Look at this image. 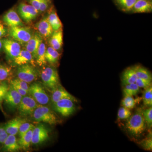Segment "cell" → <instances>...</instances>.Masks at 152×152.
<instances>
[{
  "label": "cell",
  "mask_w": 152,
  "mask_h": 152,
  "mask_svg": "<svg viewBox=\"0 0 152 152\" xmlns=\"http://www.w3.org/2000/svg\"><path fill=\"white\" fill-rule=\"evenodd\" d=\"M142 111L143 109L141 108L137 109L134 114L128 119L126 124L128 132L136 138L140 137L146 129V124Z\"/></svg>",
  "instance_id": "cell-1"
},
{
  "label": "cell",
  "mask_w": 152,
  "mask_h": 152,
  "mask_svg": "<svg viewBox=\"0 0 152 152\" xmlns=\"http://www.w3.org/2000/svg\"><path fill=\"white\" fill-rule=\"evenodd\" d=\"M33 118L37 122L47 123L51 125H56L59 123L57 118L50 108L40 105L35 110L32 114Z\"/></svg>",
  "instance_id": "cell-2"
},
{
  "label": "cell",
  "mask_w": 152,
  "mask_h": 152,
  "mask_svg": "<svg viewBox=\"0 0 152 152\" xmlns=\"http://www.w3.org/2000/svg\"><path fill=\"white\" fill-rule=\"evenodd\" d=\"M41 77L44 86L50 91H53L61 86L58 71L55 68H45L42 71Z\"/></svg>",
  "instance_id": "cell-3"
},
{
  "label": "cell",
  "mask_w": 152,
  "mask_h": 152,
  "mask_svg": "<svg viewBox=\"0 0 152 152\" xmlns=\"http://www.w3.org/2000/svg\"><path fill=\"white\" fill-rule=\"evenodd\" d=\"M28 94L39 104L45 105L50 102L48 95L42 84L38 82L33 83L30 86Z\"/></svg>",
  "instance_id": "cell-4"
},
{
  "label": "cell",
  "mask_w": 152,
  "mask_h": 152,
  "mask_svg": "<svg viewBox=\"0 0 152 152\" xmlns=\"http://www.w3.org/2000/svg\"><path fill=\"white\" fill-rule=\"evenodd\" d=\"M9 34L13 39L22 44L26 43L33 34L30 28L23 26L10 28Z\"/></svg>",
  "instance_id": "cell-5"
},
{
  "label": "cell",
  "mask_w": 152,
  "mask_h": 152,
  "mask_svg": "<svg viewBox=\"0 0 152 152\" xmlns=\"http://www.w3.org/2000/svg\"><path fill=\"white\" fill-rule=\"evenodd\" d=\"M31 64H28L19 66L17 70L18 78L28 83H32L37 78V72Z\"/></svg>",
  "instance_id": "cell-6"
},
{
  "label": "cell",
  "mask_w": 152,
  "mask_h": 152,
  "mask_svg": "<svg viewBox=\"0 0 152 152\" xmlns=\"http://www.w3.org/2000/svg\"><path fill=\"white\" fill-rule=\"evenodd\" d=\"M75 102L70 99H63L53 103V109L55 111L59 113L63 116L68 117L75 111Z\"/></svg>",
  "instance_id": "cell-7"
},
{
  "label": "cell",
  "mask_w": 152,
  "mask_h": 152,
  "mask_svg": "<svg viewBox=\"0 0 152 152\" xmlns=\"http://www.w3.org/2000/svg\"><path fill=\"white\" fill-rule=\"evenodd\" d=\"M39 105L32 97L26 95L22 97L18 109L21 116L27 117L32 115L35 110Z\"/></svg>",
  "instance_id": "cell-8"
},
{
  "label": "cell",
  "mask_w": 152,
  "mask_h": 152,
  "mask_svg": "<svg viewBox=\"0 0 152 152\" xmlns=\"http://www.w3.org/2000/svg\"><path fill=\"white\" fill-rule=\"evenodd\" d=\"M18 10L22 18L27 23L36 19L39 13V11L35 8L25 3H20Z\"/></svg>",
  "instance_id": "cell-9"
},
{
  "label": "cell",
  "mask_w": 152,
  "mask_h": 152,
  "mask_svg": "<svg viewBox=\"0 0 152 152\" xmlns=\"http://www.w3.org/2000/svg\"><path fill=\"white\" fill-rule=\"evenodd\" d=\"M2 42L3 48L9 58L13 60L18 56L21 50L20 45L18 42L8 39H4Z\"/></svg>",
  "instance_id": "cell-10"
},
{
  "label": "cell",
  "mask_w": 152,
  "mask_h": 152,
  "mask_svg": "<svg viewBox=\"0 0 152 152\" xmlns=\"http://www.w3.org/2000/svg\"><path fill=\"white\" fill-rule=\"evenodd\" d=\"M23 96L20 94L13 88L10 85V88L5 98V103L6 105L11 110H14L18 108L20 102Z\"/></svg>",
  "instance_id": "cell-11"
},
{
  "label": "cell",
  "mask_w": 152,
  "mask_h": 152,
  "mask_svg": "<svg viewBox=\"0 0 152 152\" xmlns=\"http://www.w3.org/2000/svg\"><path fill=\"white\" fill-rule=\"evenodd\" d=\"M48 130L43 124L38 125L33 129L31 144L39 145L43 143L49 138Z\"/></svg>",
  "instance_id": "cell-12"
},
{
  "label": "cell",
  "mask_w": 152,
  "mask_h": 152,
  "mask_svg": "<svg viewBox=\"0 0 152 152\" xmlns=\"http://www.w3.org/2000/svg\"><path fill=\"white\" fill-rule=\"evenodd\" d=\"M3 21L10 28L24 26L20 18L14 9H11L5 14L3 17Z\"/></svg>",
  "instance_id": "cell-13"
},
{
  "label": "cell",
  "mask_w": 152,
  "mask_h": 152,
  "mask_svg": "<svg viewBox=\"0 0 152 152\" xmlns=\"http://www.w3.org/2000/svg\"><path fill=\"white\" fill-rule=\"evenodd\" d=\"M42 42V36L38 33H36L33 34L29 40L26 44V50L31 54L34 59H36L37 52Z\"/></svg>",
  "instance_id": "cell-14"
},
{
  "label": "cell",
  "mask_w": 152,
  "mask_h": 152,
  "mask_svg": "<svg viewBox=\"0 0 152 152\" xmlns=\"http://www.w3.org/2000/svg\"><path fill=\"white\" fill-rule=\"evenodd\" d=\"M52 94L51 100L52 104L56 102L63 99H68L73 101L75 102H77V99L68 92L61 85L51 92Z\"/></svg>",
  "instance_id": "cell-15"
},
{
  "label": "cell",
  "mask_w": 152,
  "mask_h": 152,
  "mask_svg": "<svg viewBox=\"0 0 152 152\" xmlns=\"http://www.w3.org/2000/svg\"><path fill=\"white\" fill-rule=\"evenodd\" d=\"M27 121L26 118H16L9 121L4 126L5 129L9 135H16L22 124Z\"/></svg>",
  "instance_id": "cell-16"
},
{
  "label": "cell",
  "mask_w": 152,
  "mask_h": 152,
  "mask_svg": "<svg viewBox=\"0 0 152 152\" xmlns=\"http://www.w3.org/2000/svg\"><path fill=\"white\" fill-rule=\"evenodd\" d=\"M36 28L40 34L44 37H50L54 31L47 17H44L38 22L36 24Z\"/></svg>",
  "instance_id": "cell-17"
},
{
  "label": "cell",
  "mask_w": 152,
  "mask_h": 152,
  "mask_svg": "<svg viewBox=\"0 0 152 152\" xmlns=\"http://www.w3.org/2000/svg\"><path fill=\"white\" fill-rule=\"evenodd\" d=\"M34 59L29 52L26 50H21L18 56L13 60V62L15 64L19 66L29 64L35 66Z\"/></svg>",
  "instance_id": "cell-18"
},
{
  "label": "cell",
  "mask_w": 152,
  "mask_h": 152,
  "mask_svg": "<svg viewBox=\"0 0 152 152\" xmlns=\"http://www.w3.org/2000/svg\"><path fill=\"white\" fill-rule=\"evenodd\" d=\"M133 13H149L152 11V2L151 0H137L132 11Z\"/></svg>",
  "instance_id": "cell-19"
},
{
  "label": "cell",
  "mask_w": 152,
  "mask_h": 152,
  "mask_svg": "<svg viewBox=\"0 0 152 152\" xmlns=\"http://www.w3.org/2000/svg\"><path fill=\"white\" fill-rule=\"evenodd\" d=\"M3 144V150L5 151L16 152L21 150L15 135H8Z\"/></svg>",
  "instance_id": "cell-20"
},
{
  "label": "cell",
  "mask_w": 152,
  "mask_h": 152,
  "mask_svg": "<svg viewBox=\"0 0 152 152\" xmlns=\"http://www.w3.org/2000/svg\"><path fill=\"white\" fill-rule=\"evenodd\" d=\"M50 46L56 50H59L62 47L63 44V32L62 28L54 31L50 36L49 41Z\"/></svg>",
  "instance_id": "cell-21"
},
{
  "label": "cell",
  "mask_w": 152,
  "mask_h": 152,
  "mask_svg": "<svg viewBox=\"0 0 152 152\" xmlns=\"http://www.w3.org/2000/svg\"><path fill=\"white\" fill-rule=\"evenodd\" d=\"M137 76L136 75L134 66L127 68L123 73L121 77L123 86L135 83Z\"/></svg>",
  "instance_id": "cell-22"
},
{
  "label": "cell",
  "mask_w": 152,
  "mask_h": 152,
  "mask_svg": "<svg viewBox=\"0 0 152 152\" xmlns=\"http://www.w3.org/2000/svg\"><path fill=\"white\" fill-rule=\"evenodd\" d=\"M33 129L30 130L18 140L21 150H28L30 148L32 142Z\"/></svg>",
  "instance_id": "cell-23"
},
{
  "label": "cell",
  "mask_w": 152,
  "mask_h": 152,
  "mask_svg": "<svg viewBox=\"0 0 152 152\" xmlns=\"http://www.w3.org/2000/svg\"><path fill=\"white\" fill-rule=\"evenodd\" d=\"M60 54L58 51L53 48L51 47L46 49L45 53V58L47 61L51 64H56L59 59Z\"/></svg>",
  "instance_id": "cell-24"
},
{
  "label": "cell",
  "mask_w": 152,
  "mask_h": 152,
  "mask_svg": "<svg viewBox=\"0 0 152 152\" xmlns=\"http://www.w3.org/2000/svg\"><path fill=\"white\" fill-rule=\"evenodd\" d=\"M48 18L53 31H56L62 29V24L56 11L52 12L48 17Z\"/></svg>",
  "instance_id": "cell-25"
},
{
  "label": "cell",
  "mask_w": 152,
  "mask_h": 152,
  "mask_svg": "<svg viewBox=\"0 0 152 152\" xmlns=\"http://www.w3.org/2000/svg\"><path fill=\"white\" fill-rule=\"evenodd\" d=\"M134 68L138 78L152 82L151 73L146 68L140 65L134 66Z\"/></svg>",
  "instance_id": "cell-26"
},
{
  "label": "cell",
  "mask_w": 152,
  "mask_h": 152,
  "mask_svg": "<svg viewBox=\"0 0 152 152\" xmlns=\"http://www.w3.org/2000/svg\"><path fill=\"white\" fill-rule=\"evenodd\" d=\"M46 50V48L45 45L42 42L38 49L36 57L37 64L40 66L46 64L47 61L45 58Z\"/></svg>",
  "instance_id": "cell-27"
},
{
  "label": "cell",
  "mask_w": 152,
  "mask_h": 152,
  "mask_svg": "<svg viewBox=\"0 0 152 152\" xmlns=\"http://www.w3.org/2000/svg\"><path fill=\"white\" fill-rule=\"evenodd\" d=\"M141 100L142 97L134 98L133 96H124L121 102V105L131 110L134 108Z\"/></svg>",
  "instance_id": "cell-28"
},
{
  "label": "cell",
  "mask_w": 152,
  "mask_h": 152,
  "mask_svg": "<svg viewBox=\"0 0 152 152\" xmlns=\"http://www.w3.org/2000/svg\"><path fill=\"white\" fill-rule=\"evenodd\" d=\"M140 88L136 83L124 86L123 94L124 96H134L138 94Z\"/></svg>",
  "instance_id": "cell-29"
},
{
  "label": "cell",
  "mask_w": 152,
  "mask_h": 152,
  "mask_svg": "<svg viewBox=\"0 0 152 152\" xmlns=\"http://www.w3.org/2000/svg\"><path fill=\"white\" fill-rule=\"evenodd\" d=\"M118 6L124 12L132 11L137 0H115Z\"/></svg>",
  "instance_id": "cell-30"
},
{
  "label": "cell",
  "mask_w": 152,
  "mask_h": 152,
  "mask_svg": "<svg viewBox=\"0 0 152 152\" xmlns=\"http://www.w3.org/2000/svg\"><path fill=\"white\" fill-rule=\"evenodd\" d=\"M144 104L147 107H151L152 105V86L144 90L142 96Z\"/></svg>",
  "instance_id": "cell-31"
},
{
  "label": "cell",
  "mask_w": 152,
  "mask_h": 152,
  "mask_svg": "<svg viewBox=\"0 0 152 152\" xmlns=\"http://www.w3.org/2000/svg\"><path fill=\"white\" fill-rule=\"evenodd\" d=\"M10 88V86L5 82L0 83V110L4 113L2 107L3 101L4 100L7 93Z\"/></svg>",
  "instance_id": "cell-32"
},
{
  "label": "cell",
  "mask_w": 152,
  "mask_h": 152,
  "mask_svg": "<svg viewBox=\"0 0 152 152\" xmlns=\"http://www.w3.org/2000/svg\"><path fill=\"white\" fill-rule=\"evenodd\" d=\"M138 144L140 145L143 149L146 151H151L152 150V132H150L147 137L140 141L138 142Z\"/></svg>",
  "instance_id": "cell-33"
},
{
  "label": "cell",
  "mask_w": 152,
  "mask_h": 152,
  "mask_svg": "<svg viewBox=\"0 0 152 152\" xmlns=\"http://www.w3.org/2000/svg\"><path fill=\"white\" fill-rule=\"evenodd\" d=\"M143 115L148 129H151L152 127V107H149L148 108L143 110Z\"/></svg>",
  "instance_id": "cell-34"
},
{
  "label": "cell",
  "mask_w": 152,
  "mask_h": 152,
  "mask_svg": "<svg viewBox=\"0 0 152 152\" xmlns=\"http://www.w3.org/2000/svg\"><path fill=\"white\" fill-rule=\"evenodd\" d=\"M12 68L8 66L0 65V81L5 80L10 75Z\"/></svg>",
  "instance_id": "cell-35"
},
{
  "label": "cell",
  "mask_w": 152,
  "mask_h": 152,
  "mask_svg": "<svg viewBox=\"0 0 152 152\" xmlns=\"http://www.w3.org/2000/svg\"><path fill=\"white\" fill-rule=\"evenodd\" d=\"M132 115L130 110L122 107H120L118 111V118L119 120L128 119Z\"/></svg>",
  "instance_id": "cell-36"
},
{
  "label": "cell",
  "mask_w": 152,
  "mask_h": 152,
  "mask_svg": "<svg viewBox=\"0 0 152 152\" xmlns=\"http://www.w3.org/2000/svg\"><path fill=\"white\" fill-rule=\"evenodd\" d=\"M34 128V126L32 124H30L27 122L24 123L22 124L21 126L19 129L18 133L20 137L24 135L25 134L27 133L30 130Z\"/></svg>",
  "instance_id": "cell-37"
},
{
  "label": "cell",
  "mask_w": 152,
  "mask_h": 152,
  "mask_svg": "<svg viewBox=\"0 0 152 152\" xmlns=\"http://www.w3.org/2000/svg\"><path fill=\"white\" fill-rule=\"evenodd\" d=\"M11 83L15 84L21 87L23 89L27 91L28 92L29 86L28 84V83H26L24 81L18 78H16L11 81Z\"/></svg>",
  "instance_id": "cell-38"
},
{
  "label": "cell",
  "mask_w": 152,
  "mask_h": 152,
  "mask_svg": "<svg viewBox=\"0 0 152 152\" xmlns=\"http://www.w3.org/2000/svg\"><path fill=\"white\" fill-rule=\"evenodd\" d=\"M135 83L139 88H142L144 89H145L152 86V82L139 78L137 79Z\"/></svg>",
  "instance_id": "cell-39"
},
{
  "label": "cell",
  "mask_w": 152,
  "mask_h": 152,
  "mask_svg": "<svg viewBox=\"0 0 152 152\" xmlns=\"http://www.w3.org/2000/svg\"><path fill=\"white\" fill-rule=\"evenodd\" d=\"M8 135L4 127L0 126V144H4Z\"/></svg>",
  "instance_id": "cell-40"
},
{
  "label": "cell",
  "mask_w": 152,
  "mask_h": 152,
  "mask_svg": "<svg viewBox=\"0 0 152 152\" xmlns=\"http://www.w3.org/2000/svg\"><path fill=\"white\" fill-rule=\"evenodd\" d=\"M50 0L48 1H40V3L39 8V13L44 12L46 11L48 8L49 2Z\"/></svg>",
  "instance_id": "cell-41"
},
{
  "label": "cell",
  "mask_w": 152,
  "mask_h": 152,
  "mask_svg": "<svg viewBox=\"0 0 152 152\" xmlns=\"http://www.w3.org/2000/svg\"><path fill=\"white\" fill-rule=\"evenodd\" d=\"M10 85L14 88V89L16 91L20 94L21 95L23 96H26L28 94V91L23 89L21 87L19 86L18 85L15 84L11 83H10Z\"/></svg>",
  "instance_id": "cell-42"
},
{
  "label": "cell",
  "mask_w": 152,
  "mask_h": 152,
  "mask_svg": "<svg viewBox=\"0 0 152 152\" xmlns=\"http://www.w3.org/2000/svg\"><path fill=\"white\" fill-rule=\"evenodd\" d=\"M29 4L35 8L39 11L40 0H27Z\"/></svg>",
  "instance_id": "cell-43"
},
{
  "label": "cell",
  "mask_w": 152,
  "mask_h": 152,
  "mask_svg": "<svg viewBox=\"0 0 152 152\" xmlns=\"http://www.w3.org/2000/svg\"><path fill=\"white\" fill-rule=\"evenodd\" d=\"M7 30L4 25L0 23V38L4 37L7 34Z\"/></svg>",
  "instance_id": "cell-44"
},
{
  "label": "cell",
  "mask_w": 152,
  "mask_h": 152,
  "mask_svg": "<svg viewBox=\"0 0 152 152\" xmlns=\"http://www.w3.org/2000/svg\"><path fill=\"white\" fill-rule=\"evenodd\" d=\"M3 47V44L2 42V41H1L0 40V50H1L2 48Z\"/></svg>",
  "instance_id": "cell-45"
},
{
  "label": "cell",
  "mask_w": 152,
  "mask_h": 152,
  "mask_svg": "<svg viewBox=\"0 0 152 152\" xmlns=\"http://www.w3.org/2000/svg\"><path fill=\"white\" fill-rule=\"evenodd\" d=\"M40 1H48V0H40Z\"/></svg>",
  "instance_id": "cell-46"
}]
</instances>
